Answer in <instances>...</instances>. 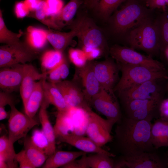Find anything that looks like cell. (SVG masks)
Returning a JSON list of instances; mask_svg holds the SVG:
<instances>
[{
  "label": "cell",
  "instance_id": "44dd1931",
  "mask_svg": "<svg viewBox=\"0 0 168 168\" xmlns=\"http://www.w3.org/2000/svg\"><path fill=\"white\" fill-rule=\"evenodd\" d=\"M86 152L82 151H55L49 156L42 166L43 168H57L62 167L70 162L82 156Z\"/></svg>",
  "mask_w": 168,
  "mask_h": 168
},
{
  "label": "cell",
  "instance_id": "30bf717a",
  "mask_svg": "<svg viewBox=\"0 0 168 168\" xmlns=\"http://www.w3.org/2000/svg\"><path fill=\"white\" fill-rule=\"evenodd\" d=\"M157 80L148 81L118 92L121 104L135 99H163Z\"/></svg>",
  "mask_w": 168,
  "mask_h": 168
},
{
  "label": "cell",
  "instance_id": "83f0119b",
  "mask_svg": "<svg viewBox=\"0 0 168 168\" xmlns=\"http://www.w3.org/2000/svg\"><path fill=\"white\" fill-rule=\"evenodd\" d=\"M14 143L5 135L0 138V158L7 164L9 168L18 167L17 162L15 159V152Z\"/></svg>",
  "mask_w": 168,
  "mask_h": 168
},
{
  "label": "cell",
  "instance_id": "7bdbcfd3",
  "mask_svg": "<svg viewBox=\"0 0 168 168\" xmlns=\"http://www.w3.org/2000/svg\"><path fill=\"white\" fill-rule=\"evenodd\" d=\"M60 64L58 67L47 72L46 78L48 79V82L53 83H56L62 81Z\"/></svg>",
  "mask_w": 168,
  "mask_h": 168
},
{
  "label": "cell",
  "instance_id": "4dcf8cb0",
  "mask_svg": "<svg viewBox=\"0 0 168 168\" xmlns=\"http://www.w3.org/2000/svg\"><path fill=\"white\" fill-rule=\"evenodd\" d=\"M108 155L100 153L87 156V162L90 168H115V162Z\"/></svg>",
  "mask_w": 168,
  "mask_h": 168
},
{
  "label": "cell",
  "instance_id": "8d00e7d4",
  "mask_svg": "<svg viewBox=\"0 0 168 168\" xmlns=\"http://www.w3.org/2000/svg\"><path fill=\"white\" fill-rule=\"evenodd\" d=\"M70 61L77 68L84 66L88 60L84 51L81 49L70 48L68 50Z\"/></svg>",
  "mask_w": 168,
  "mask_h": 168
},
{
  "label": "cell",
  "instance_id": "ab89813d",
  "mask_svg": "<svg viewBox=\"0 0 168 168\" xmlns=\"http://www.w3.org/2000/svg\"><path fill=\"white\" fill-rule=\"evenodd\" d=\"M85 153L79 160L75 159L62 167L63 168H90L87 159V156Z\"/></svg>",
  "mask_w": 168,
  "mask_h": 168
},
{
  "label": "cell",
  "instance_id": "603a6c76",
  "mask_svg": "<svg viewBox=\"0 0 168 168\" xmlns=\"http://www.w3.org/2000/svg\"><path fill=\"white\" fill-rule=\"evenodd\" d=\"M46 77L43 82L44 98L50 104L54 106L58 111L67 110L68 107L61 92L54 83L46 81Z\"/></svg>",
  "mask_w": 168,
  "mask_h": 168
},
{
  "label": "cell",
  "instance_id": "4316f807",
  "mask_svg": "<svg viewBox=\"0 0 168 168\" xmlns=\"http://www.w3.org/2000/svg\"><path fill=\"white\" fill-rule=\"evenodd\" d=\"M48 41L44 29L30 26L27 29L26 43L32 49L38 52L43 49Z\"/></svg>",
  "mask_w": 168,
  "mask_h": 168
},
{
  "label": "cell",
  "instance_id": "b9f144b4",
  "mask_svg": "<svg viewBox=\"0 0 168 168\" xmlns=\"http://www.w3.org/2000/svg\"><path fill=\"white\" fill-rule=\"evenodd\" d=\"M82 49L84 52L88 61L96 59L104 54L100 49L96 48L83 46Z\"/></svg>",
  "mask_w": 168,
  "mask_h": 168
},
{
  "label": "cell",
  "instance_id": "d590c367",
  "mask_svg": "<svg viewBox=\"0 0 168 168\" xmlns=\"http://www.w3.org/2000/svg\"><path fill=\"white\" fill-rule=\"evenodd\" d=\"M16 99L12 93L1 90L0 92V120L5 119L7 113L5 110V106L15 105Z\"/></svg>",
  "mask_w": 168,
  "mask_h": 168
},
{
  "label": "cell",
  "instance_id": "f546056e",
  "mask_svg": "<svg viewBox=\"0 0 168 168\" xmlns=\"http://www.w3.org/2000/svg\"><path fill=\"white\" fill-rule=\"evenodd\" d=\"M64 58L63 52L54 50H48L42 55L41 58V65L44 72H47L58 66Z\"/></svg>",
  "mask_w": 168,
  "mask_h": 168
},
{
  "label": "cell",
  "instance_id": "52a82bcc",
  "mask_svg": "<svg viewBox=\"0 0 168 168\" xmlns=\"http://www.w3.org/2000/svg\"><path fill=\"white\" fill-rule=\"evenodd\" d=\"M109 54L117 63L167 70L163 63L154 59L150 55L142 54L130 47L115 44L109 49Z\"/></svg>",
  "mask_w": 168,
  "mask_h": 168
},
{
  "label": "cell",
  "instance_id": "5b68a950",
  "mask_svg": "<svg viewBox=\"0 0 168 168\" xmlns=\"http://www.w3.org/2000/svg\"><path fill=\"white\" fill-rule=\"evenodd\" d=\"M69 26L71 29L76 31V37L82 47L97 48L104 53L107 52L109 53V49L102 31L91 19L86 16H80Z\"/></svg>",
  "mask_w": 168,
  "mask_h": 168
},
{
  "label": "cell",
  "instance_id": "9a60e30c",
  "mask_svg": "<svg viewBox=\"0 0 168 168\" xmlns=\"http://www.w3.org/2000/svg\"><path fill=\"white\" fill-rule=\"evenodd\" d=\"M54 84L62 94L68 108L86 109L90 106L85 99L82 90L74 82L64 80Z\"/></svg>",
  "mask_w": 168,
  "mask_h": 168
},
{
  "label": "cell",
  "instance_id": "816d5d0a",
  "mask_svg": "<svg viewBox=\"0 0 168 168\" xmlns=\"http://www.w3.org/2000/svg\"><path fill=\"white\" fill-rule=\"evenodd\" d=\"M162 51H164L165 57L168 61V45L165 47Z\"/></svg>",
  "mask_w": 168,
  "mask_h": 168
},
{
  "label": "cell",
  "instance_id": "3957f363",
  "mask_svg": "<svg viewBox=\"0 0 168 168\" xmlns=\"http://www.w3.org/2000/svg\"><path fill=\"white\" fill-rule=\"evenodd\" d=\"M130 47L142 50L152 56L161 50L159 34L155 19L151 16L142 21L128 32Z\"/></svg>",
  "mask_w": 168,
  "mask_h": 168
},
{
  "label": "cell",
  "instance_id": "8fae6325",
  "mask_svg": "<svg viewBox=\"0 0 168 168\" xmlns=\"http://www.w3.org/2000/svg\"><path fill=\"white\" fill-rule=\"evenodd\" d=\"M8 120V138L13 143L22 138H25L29 132L40 121L19 111L15 105L10 106Z\"/></svg>",
  "mask_w": 168,
  "mask_h": 168
},
{
  "label": "cell",
  "instance_id": "ba28073f",
  "mask_svg": "<svg viewBox=\"0 0 168 168\" xmlns=\"http://www.w3.org/2000/svg\"><path fill=\"white\" fill-rule=\"evenodd\" d=\"M88 120L86 133L88 138L99 146L102 147L113 139L111 132L115 123L104 119L89 107L86 110Z\"/></svg>",
  "mask_w": 168,
  "mask_h": 168
},
{
  "label": "cell",
  "instance_id": "6da1fadb",
  "mask_svg": "<svg viewBox=\"0 0 168 168\" xmlns=\"http://www.w3.org/2000/svg\"><path fill=\"white\" fill-rule=\"evenodd\" d=\"M116 124L115 143L121 156H132L156 150L151 139V121L137 120L123 115Z\"/></svg>",
  "mask_w": 168,
  "mask_h": 168
},
{
  "label": "cell",
  "instance_id": "cb8c5ba5",
  "mask_svg": "<svg viewBox=\"0 0 168 168\" xmlns=\"http://www.w3.org/2000/svg\"><path fill=\"white\" fill-rule=\"evenodd\" d=\"M46 77L36 82L24 110L25 114L31 117H34L43 101V82Z\"/></svg>",
  "mask_w": 168,
  "mask_h": 168
},
{
  "label": "cell",
  "instance_id": "277c9868",
  "mask_svg": "<svg viewBox=\"0 0 168 168\" xmlns=\"http://www.w3.org/2000/svg\"><path fill=\"white\" fill-rule=\"evenodd\" d=\"M117 63L122 75L113 89L114 92H118L149 81L168 79L167 70H161L145 66Z\"/></svg>",
  "mask_w": 168,
  "mask_h": 168
},
{
  "label": "cell",
  "instance_id": "4fadbf2b",
  "mask_svg": "<svg viewBox=\"0 0 168 168\" xmlns=\"http://www.w3.org/2000/svg\"><path fill=\"white\" fill-rule=\"evenodd\" d=\"M92 63L95 74L101 88L113 89L119 80L120 69L118 63L112 58Z\"/></svg>",
  "mask_w": 168,
  "mask_h": 168
},
{
  "label": "cell",
  "instance_id": "8992f818",
  "mask_svg": "<svg viewBox=\"0 0 168 168\" xmlns=\"http://www.w3.org/2000/svg\"><path fill=\"white\" fill-rule=\"evenodd\" d=\"M89 105L115 124L122 118L119 104L112 89L101 88L92 97Z\"/></svg>",
  "mask_w": 168,
  "mask_h": 168
},
{
  "label": "cell",
  "instance_id": "74e56055",
  "mask_svg": "<svg viewBox=\"0 0 168 168\" xmlns=\"http://www.w3.org/2000/svg\"><path fill=\"white\" fill-rule=\"evenodd\" d=\"M30 138L34 144L46 153L48 146V142L42 130H35Z\"/></svg>",
  "mask_w": 168,
  "mask_h": 168
},
{
  "label": "cell",
  "instance_id": "60d3db41",
  "mask_svg": "<svg viewBox=\"0 0 168 168\" xmlns=\"http://www.w3.org/2000/svg\"><path fill=\"white\" fill-rule=\"evenodd\" d=\"M144 2L145 6L152 10L161 9L165 11L168 6V0H144Z\"/></svg>",
  "mask_w": 168,
  "mask_h": 168
},
{
  "label": "cell",
  "instance_id": "836d02e7",
  "mask_svg": "<svg viewBox=\"0 0 168 168\" xmlns=\"http://www.w3.org/2000/svg\"><path fill=\"white\" fill-rule=\"evenodd\" d=\"M126 0H99L96 9L105 20L109 18L119 6Z\"/></svg>",
  "mask_w": 168,
  "mask_h": 168
},
{
  "label": "cell",
  "instance_id": "ac0fdd59",
  "mask_svg": "<svg viewBox=\"0 0 168 168\" xmlns=\"http://www.w3.org/2000/svg\"><path fill=\"white\" fill-rule=\"evenodd\" d=\"M24 75L19 91L25 110L37 81L46 77L47 74L40 73L30 64H24Z\"/></svg>",
  "mask_w": 168,
  "mask_h": 168
},
{
  "label": "cell",
  "instance_id": "f1b7e54d",
  "mask_svg": "<svg viewBox=\"0 0 168 168\" xmlns=\"http://www.w3.org/2000/svg\"><path fill=\"white\" fill-rule=\"evenodd\" d=\"M72 119L68 109L65 111H58L54 127L56 138L58 136L71 133L69 132L73 126Z\"/></svg>",
  "mask_w": 168,
  "mask_h": 168
},
{
  "label": "cell",
  "instance_id": "f35d334b",
  "mask_svg": "<svg viewBox=\"0 0 168 168\" xmlns=\"http://www.w3.org/2000/svg\"><path fill=\"white\" fill-rule=\"evenodd\" d=\"M46 3L48 14L52 17L58 15L63 7L62 0H44Z\"/></svg>",
  "mask_w": 168,
  "mask_h": 168
},
{
  "label": "cell",
  "instance_id": "f5cc1de1",
  "mask_svg": "<svg viewBox=\"0 0 168 168\" xmlns=\"http://www.w3.org/2000/svg\"><path fill=\"white\" fill-rule=\"evenodd\" d=\"M165 11H166L167 14L168 15V6L166 8V9Z\"/></svg>",
  "mask_w": 168,
  "mask_h": 168
},
{
  "label": "cell",
  "instance_id": "7dc6e473",
  "mask_svg": "<svg viewBox=\"0 0 168 168\" xmlns=\"http://www.w3.org/2000/svg\"><path fill=\"white\" fill-rule=\"evenodd\" d=\"M42 0H25L24 3L30 12H34L37 9Z\"/></svg>",
  "mask_w": 168,
  "mask_h": 168
},
{
  "label": "cell",
  "instance_id": "c3c4849f",
  "mask_svg": "<svg viewBox=\"0 0 168 168\" xmlns=\"http://www.w3.org/2000/svg\"><path fill=\"white\" fill-rule=\"evenodd\" d=\"M62 80L65 79L69 74V69L65 59L60 65Z\"/></svg>",
  "mask_w": 168,
  "mask_h": 168
},
{
  "label": "cell",
  "instance_id": "f907efd6",
  "mask_svg": "<svg viewBox=\"0 0 168 168\" xmlns=\"http://www.w3.org/2000/svg\"><path fill=\"white\" fill-rule=\"evenodd\" d=\"M9 168L7 163L2 159L0 158V168Z\"/></svg>",
  "mask_w": 168,
  "mask_h": 168
},
{
  "label": "cell",
  "instance_id": "d6a6232c",
  "mask_svg": "<svg viewBox=\"0 0 168 168\" xmlns=\"http://www.w3.org/2000/svg\"><path fill=\"white\" fill-rule=\"evenodd\" d=\"M23 33H14L8 29L3 20L2 11L0 10V42L6 44H14L21 41L20 38Z\"/></svg>",
  "mask_w": 168,
  "mask_h": 168
},
{
  "label": "cell",
  "instance_id": "ee69618b",
  "mask_svg": "<svg viewBox=\"0 0 168 168\" xmlns=\"http://www.w3.org/2000/svg\"><path fill=\"white\" fill-rule=\"evenodd\" d=\"M14 11L16 16L20 18H23L27 16L30 12L24 1L17 2L15 6Z\"/></svg>",
  "mask_w": 168,
  "mask_h": 168
},
{
  "label": "cell",
  "instance_id": "d6986e66",
  "mask_svg": "<svg viewBox=\"0 0 168 168\" xmlns=\"http://www.w3.org/2000/svg\"><path fill=\"white\" fill-rule=\"evenodd\" d=\"M49 104L44 98L39 114V121L42 126V130L48 142L46 154L48 156L56 151V138L54 127L52 126L49 121L47 111V109Z\"/></svg>",
  "mask_w": 168,
  "mask_h": 168
},
{
  "label": "cell",
  "instance_id": "484cf974",
  "mask_svg": "<svg viewBox=\"0 0 168 168\" xmlns=\"http://www.w3.org/2000/svg\"><path fill=\"white\" fill-rule=\"evenodd\" d=\"M25 139L23 150L27 159L34 168L42 166L48 156L34 144L30 137L26 136Z\"/></svg>",
  "mask_w": 168,
  "mask_h": 168
},
{
  "label": "cell",
  "instance_id": "681fc988",
  "mask_svg": "<svg viewBox=\"0 0 168 168\" xmlns=\"http://www.w3.org/2000/svg\"><path fill=\"white\" fill-rule=\"evenodd\" d=\"M98 1L99 0H84L83 3L86 7L89 8H96Z\"/></svg>",
  "mask_w": 168,
  "mask_h": 168
},
{
  "label": "cell",
  "instance_id": "5bb4252c",
  "mask_svg": "<svg viewBox=\"0 0 168 168\" xmlns=\"http://www.w3.org/2000/svg\"><path fill=\"white\" fill-rule=\"evenodd\" d=\"M24 64H17L0 68L1 90L12 93L19 90L23 79Z\"/></svg>",
  "mask_w": 168,
  "mask_h": 168
},
{
  "label": "cell",
  "instance_id": "7402d4cb",
  "mask_svg": "<svg viewBox=\"0 0 168 168\" xmlns=\"http://www.w3.org/2000/svg\"><path fill=\"white\" fill-rule=\"evenodd\" d=\"M150 137L152 144L156 149L168 147V121L157 119L152 124Z\"/></svg>",
  "mask_w": 168,
  "mask_h": 168
},
{
  "label": "cell",
  "instance_id": "1f68e13d",
  "mask_svg": "<svg viewBox=\"0 0 168 168\" xmlns=\"http://www.w3.org/2000/svg\"><path fill=\"white\" fill-rule=\"evenodd\" d=\"M155 21L158 30L161 50L168 45V15L166 11L159 14Z\"/></svg>",
  "mask_w": 168,
  "mask_h": 168
},
{
  "label": "cell",
  "instance_id": "e575fe53",
  "mask_svg": "<svg viewBox=\"0 0 168 168\" xmlns=\"http://www.w3.org/2000/svg\"><path fill=\"white\" fill-rule=\"evenodd\" d=\"M34 12V17L49 28L58 30L61 29L55 23L52 17L48 14L47 6L44 0H42Z\"/></svg>",
  "mask_w": 168,
  "mask_h": 168
},
{
  "label": "cell",
  "instance_id": "bcb514c9",
  "mask_svg": "<svg viewBox=\"0 0 168 168\" xmlns=\"http://www.w3.org/2000/svg\"><path fill=\"white\" fill-rule=\"evenodd\" d=\"M159 118L168 121V98L163 99L161 102L158 109Z\"/></svg>",
  "mask_w": 168,
  "mask_h": 168
},
{
  "label": "cell",
  "instance_id": "e0dca14e",
  "mask_svg": "<svg viewBox=\"0 0 168 168\" xmlns=\"http://www.w3.org/2000/svg\"><path fill=\"white\" fill-rule=\"evenodd\" d=\"M56 139L59 142L68 144L86 153L104 154L111 157L115 156L114 154L99 146L88 137L74 133H69L58 136L56 138Z\"/></svg>",
  "mask_w": 168,
  "mask_h": 168
},
{
  "label": "cell",
  "instance_id": "d4e9b609",
  "mask_svg": "<svg viewBox=\"0 0 168 168\" xmlns=\"http://www.w3.org/2000/svg\"><path fill=\"white\" fill-rule=\"evenodd\" d=\"M83 3L82 0H70L58 15L52 17L55 23L60 29L70 25L78 9Z\"/></svg>",
  "mask_w": 168,
  "mask_h": 168
},
{
  "label": "cell",
  "instance_id": "f6af8a7d",
  "mask_svg": "<svg viewBox=\"0 0 168 168\" xmlns=\"http://www.w3.org/2000/svg\"><path fill=\"white\" fill-rule=\"evenodd\" d=\"M15 159L20 168H34L26 156L24 150L16 154Z\"/></svg>",
  "mask_w": 168,
  "mask_h": 168
},
{
  "label": "cell",
  "instance_id": "7a4b0ae2",
  "mask_svg": "<svg viewBox=\"0 0 168 168\" xmlns=\"http://www.w3.org/2000/svg\"><path fill=\"white\" fill-rule=\"evenodd\" d=\"M152 10L142 4L139 0H126L121 8L115 11L109 18L113 31L119 35L128 33L151 16Z\"/></svg>",
  "mask_w": 168,
  "mask_h": 168
},
{
  "label": "cell",
  "instance_id": "7c38bea8",
  "mask_svg": "<svg viewBox=\"0 0 168 168\" xmlns=\"http://www.w3.org/2000/svg\"><path fill=\"white\" fill-rule=\"evenodd\" d=\"M122 168H166V161L156 151L145 152L132 156H121L119 160Z\"/></svg>",
  "mask_w": 168,
  "mask_h": 168
},
{
  "label": "cell",
  "instance_id": "2e32d148",
  "mask_svg": "<svg viewBox=\"0 0 168 168\" xmlns=\"http://www.w3.org/2000/svg\"><path fill=\"white\" fill-rule=\"evenodd\" d=\"M78 68L77 74L82 82V91L89 105L91 98L99 91L101 87L95 74L91 61H88L84 66Z\"/></svg>",
  "mask_w": 168,
  "mask_h": 168
},
{
  "label": "cell",
  "instance_id": "9c48e42d",
  "mask_svg": "<svg viewBox=\"0 0 168 168\" xmlns=\"http://www.w3.org/2000/svg\"><path fill=\"white\" fill-rule=\"evenodd\" d=\"M38 52L21 41L14 44H5L0 47V67L26 63L37 56Z\"/></svg>",
  "mask_w": 168,
  "mask_h": 168
},
{
  "label": "cell",
  "instance_id": "ffe728a7",
  "mask_svg": "<svg viewBox=\"0 0 168 168\" xmlns=\"http://www.w3.org/2000/svg\"><path fill=\"white\" fill-rule=\"evenodd\" d=\"M48 41L54 49L63 52L72 42L73 39L77 35L76 31L73 29L68 32H63L52 30H44Z\"/></svg>",
  "mask_w": 168,
  "mask_h": 168
}]
</instances>
